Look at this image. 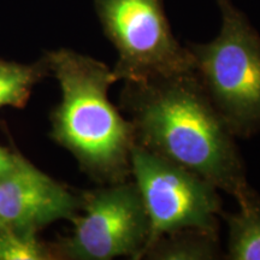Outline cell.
I'll list each match as a JSON object with an SVG mask.
<instances>
[{
  "label": "cell",
  "mask_w": 260,
  "mask_h": 260,
  "mask_svg": "<svg viewBox=\"0 0 260 260\" xmlns=\"http://www.w3.org/2000/svg\"><path fill=\"white\" fill-rule=\"evenodd\" d=\"M123 82L119 110L132 123L136 146L193 171L234 198L248 186L236 136L194 69Z\"/></svg>",
  "instance_id": "cell-1"
},
{
  "label": "cell",
  "mask_w": 260,
  "mask_h": 260,
  "mask_svg": "<svg viewBox=\"0 0 260 260\" xmlns=\"http://www.w3.org/2000/svg\"><path fill=\"white\" fill-rule=\"evenodd\" d=\"M44 59L61 92L50 116L51 139L69 151L99 186L132 180L134 133L109 99L110 87L117 82L112 70L68 48L47 52Z\"/></svg>",
  "instance_id": "cell-2"
},
{
  "label": "cell",
  "mask_w": 260,
  "mask_h": 260,
  "mask_svg": "<svg viewBox=\"0 0 260 260\" xmlns=\"http://www.w3.org/2000/svg\"><path fill=\"white\" fill-rule=\"evenodd\" d=\"M222 27L214 40L187 45L194 71L236 138L260 134V35L232 0H217Z\"/></svg>",
  "instance_id": "cell-3"
},
{
  "label": "cell",
  "mask_w": 260,
  "mask_h": 260,
  "mask_svg": "<svg viewBox=\"0 0 260 260\" xmlns=\"http://www.w3.org/2000/svg\"><path fill=\"white\" fill-rule=\"evenodd\" d=\"M81 212L74 229L51 247L56 259L139 260L149 235L144 201L133 180L103 184L81 193Z\"/></svg>",
  "instance_id": "cell-4"
},
{
  "label": "cell",
  "mask_w": 260,
  "mask_h": 260,
  "mask_svg": "<svg viewBox=\"0 0 260 260\" xmlns=\"http://www.w3.org/2000/svg\"><path fill=\"white\" fill-rule=\"evenodd\" d=\"M104 34L116 48L117 82L194 69L172 34L162 0H94Z\"/></svg>",
  "instance_id": "cell-5"
},
{
  "label": "cell",
  "mask_w": 260,
  "mask_h": 260,
  "mask_svg": "<svg viewBox=\"0 0 260 260\" xmlns=\"http://www.w3.org/2000/svg\"><path fill=\"white\" fill-rule=\"evenodd\" d=\"M132 180L149 220L144 249L159 236L181 229L218 234L222 200L211 182L136 145L132 153Z\"/></svg>",
  "instance_id": "cell-6"
},
{
  "label": "cell",
  "mask_w": 260,
  "mask_h": 260,
  "mask_svg": "<svg viewBox=\"0 0 260 260\" xmlns=\"http://www.w3.org/2000/svg\"><path fill=\"white\" fill-rule=\"evenodd\" d=\"M81 193H74L21 154L15 168L0 177V225L39 233L81 212Z\"/></svg>",
  "instance_id": "cell-7"
},
{
  "label": "cell",
  "mask_w": 260,
  "mask_h": 260,
  "mask_svg": "<svg viewBox=\"0 0 260 260\" xmlns=\"http://www.w3.org/2000/svg\"><path fill=\"white\" fill-rule=\"evenodd\" d=\"M236 213H220L229 229V260H260V194L247 186L236 195Z\"/></svg>",
  "instance_id": "cell-8"
},
{
  "label": "cell",
  "mask_w": 260,
  "mask_h": 260,
  "mask_svg": "<svg viewBox=\"0 0 260 260\" xmlns=\"http://www.w3.org/2000/svg\"><path fill=\"white\" fill-rule=\"evenodd\" d=\"M219 255L218 234L200 229H181L159 236L146 247L140 259L213 260Z\"/></svg>",
  "instance_id": "cell-9"
},
{
  "label": "cell",
  "mask_w": 260,
  "mask_h": 260,
  "mask_svg": "<svg viewBox=\"0 0 260 260\" xmlns=\"http://www.w3.org/2000/svg\"><path fill=\"white\" fill-rule=\"evenodd\" d=\"M50 75L44 57L34 64L0 59V109H24L35 84Z\"/></svg>",
  "instance_id": "cell-10"
},
{
  "label": "cell",
  "mask_w": 260,
  "mask_h": 260,
  "mask_svg": "<svg viewBox=\"0 0 260 260\" xmlns=\"http://www.w3.org/2000/svg\"><path fill=\"white\" fill-rule=\"evenodd\" d=\"M38 234L0 225V260L56 259L51 243L42 241Z\"/></svg>",
  "instance_id": "cell-11"
},
{
  "label": "cell",
  "mask_w": 260,
  "mask_h": 260,
  "mask_svg": "<svg viewBox=\"0 0 260 260\" xmlns=\"http://www.w3.org/2000/svg\"><path fill=\"white\" fill-rule=\"evenodd\" d=\"M19 157H21V153L11 151L10 148L0 145V177H3L15 168Z\"/></svg>",
  "instance_id": "cell-12"
}]
</instances>
